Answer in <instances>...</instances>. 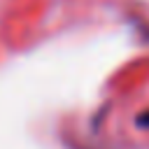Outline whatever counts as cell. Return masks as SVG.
Wrapping results in <instances>:
<instances>
[{
	"mask_svg": "<svg viewBox=\"0 0 149 149\" xmlns=\"http://www.w3.org/2000/svg\"><path fill=\"white\" fill-rule=\"evenodd\" d=\"M135 123H137L140 128H147V130H149V109H144V112L135 119Z\"/></svg>",
	"mask_w": 149,
	"mask_h": 149,
	"instance_id": "cell-1",
	"label": "cell"
}]
</instances>
